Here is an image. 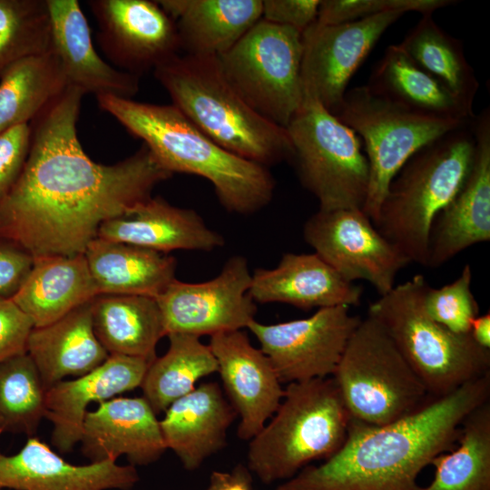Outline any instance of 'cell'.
<instances>
[{
    "label": "cell",
    "mask_w": 490,
    "mask_h": 490,
    "mask_svg": "<svg viewBox=\"0 0 490 490\" xmlns=\"http://www.w3.org/2000/svg\"><path fill=\"white\" fill-rule=\"evenodd\" d=\"M83 96L68 85L32 121L26 162L0 201V239L34 258L83 254L103 222L172 176L143 143L117 163L93 162L77 135Z\"/></svg>",
    "instance_id": "1"
},
{
    "label": "cell",
    "mask_w": 490,
    "mask_h": 490,
    "mask_svg": "<svg viewBox=\"0 0 490 490\" xmlns=\"http://www.w3.org/2000/svg\"><path fill=\"white\" fill-rule=\"evenodd\" d=\"M490 372L384 426L351 418L342 446L275 490H422L418 476L453 448L465 418L489 401Z\"/></svg>",
    "instance_id": "2"
},
{
    "label": "cell",
    "mask_w": 490,
    "mask_h": 490,
    "mask_svg": "<svg viewBox=\"0 0 490 490\" xmlns=\"http://www.w3.org/2000/svg\"><path fill=\"white\" fill-rule=\"evenodd\" d=\"M96 100L102 110L142 141L164 169L209 181L229 212L253 214L271 201L276 183L267 167L218 145L172 103L114 95H99Z\"/></svg>",
    "instance_id": "3"
},
{
    "label": "cell",
    "mask_w": 490,
    "mask_h": 490,
    "mask_svg": "<svg viewBox=\"0 0 490 490\" xmlns=\"http://www.w3.org/2000/svg\"><path fill=\"white\" fill-rule=\"evenodd\" d=\"M177 107L226 151L269 168L290 161L286 128L261 116L226 78L217 57L177 54L153 70Z\"/></svg>",
    "instance_id": "4"
},
{
    "label": "cell",
    "mask_w": 490,
    "mask_h": 490,
    "mask_svg": "<svg viewBox=\"0 0 490 490\" xmlns=\"http://www.w3.org/2000/svg\"><path fill=\"white\" fill-rule=\"evenodd\" d=\"M475 152L471 120L417 151L389 183L375 226L409 263L426 267L433 223L463 185Z\"/></svg>",
    "instance_id": "5"
},
{
    "label": "cell",
    "mask_w": 490,
    "mask_h": 490,
    "mask_svg": "<svg viewBox=\"0 0 490 490\" xmlns=\"http://www.w3.org/2000/svg\"><path fill=\"white\" fill-rule=\"evenodd\" d=\"M284 397L249 443V471L262 483L284 482L344 444L351 416L332 377L288 384Z\"/></svg>",
    "instance_id": "6"
},
{
    "label": "cell",
    "mask_w": 490,
    "mask_h": 490,
    "mask_svg": "<svg viewBox=\"0 0 490 490\" xmlns=\"http://www.w3.org/2000/svg\"><path fill=\"white\" fill-rule=\"evenodd\" d=\"M423 275L395 285L369 304L368 316L377 321L424 384L437 398L490 372V349L469 334L459 335L426 312Z\"/></svg>",
    "instance_id": "7"
},
{
    "label": "cell",
    "mask_w": 490,
    "mask_h": 490,
    "mask_svg": "<svg viewBox=\"0 0 490 490\" xmlns=\"http://www.w3.org/2000/svg\"><path fill=\"white\" fill-rule=\"evenodd\" d=\"M351 418L384 426L433 399L394 341L372 318H361L332 376Z\"/></svg>",
    "instance_id": "8"
},
{
    "label": "cell",
    "mask_w": 490,
    "mask_h": 490,
    "mask_svg": "<svg viewBox=\"0 0 490 490\" xmlns=\"http://www.w3.org/2000/svg\"><path fill=\"white\" fill-rule=\"evenodd\" d=\"M286 130L293 150L290 162L318 210H362L369 167L358 134L308 96Z\"/></svg>",
    "instance_id": "9"
},
{
    "label": "cell",
    "mask_w": 490,
    "mask_h": 490,
    "mask_svg": "<svg viewBox=\"0 0 490 490\" xmlns=\"http://www.w3.org/2000/svg\"><path fill=\"white\" fill-rule=\"evenodd\" d=\"M334 115L359 137L368 162L369 181L363 212L374 223L393 178L417 151L467 122L406 110L367 85L347 91Z\"/></svg>",
    "instance_id": "10"
},
{
    "label": "cell",
    "mask_w": 490,
    "mask_h": 490,
    "mask_svg": "<svg viewBox=\"0 0 490 490\" xmlns=\"http://www.w3.org/2000/svg\"><path fill=\"white\" fill-rule=\"evenodd\" d=\"M302 33L260 19L217 57L228 81L258 113L286 128L304 99Z\"/></svg>",
    "instance_id": "11"
},
{
    "label": "cell",
    "mask_w": 490,
    "mask_h": 490,
    "mask_svg": "<svg viewBox=\"0 0 490 490\" xmlns=\"http://www.w3.org/2000/svg\"><path fill=\"white\" fill-rule=\"evenodd\" d=\"M303 238L344 279L365 280L379 296L409 264L361 209L318 210L305 221Z\"/></svg>",
    "instance_id": "12"
},
{
    "label": "cell",
    "mask_w": 490,
    "mask_h": 490,
    "mask_svg": "<svg viewBox=\"0 0 490 490\" xmlns=\"http://www.w3.org/2000/svg\"><path fill=\"white\" fill-rule=\"evenodd\" d=\"M361 318L348 306L318 309L311 316L247 328L269 358L281 383L332 377Z\"/></svg>",
    "instance_id": "13"
},
{
    "label": "cell",
    "mask_w": 490,
    "mask_h": 490,
    "mask_svg": "<svg viewBox=\"0 0 490 490\" xmlns=\"http://www.w3.org/2000/svg\"><path fill=\"white\" fill-rule=\"evenodd\" d=\"M251 273L245 257L228 259L211 279L189 283L173 279L155 299L165 336L174 333L201 338L242 330L256 320L257 305L249 289Z\"/></svg>",
    "instance_id": "14"
},
{
    "label": "cell",
    "mask_w": 490,
    "mask_h": 490,
    "mask_svg": "<svg viewBox=\"0 0 490 490\" xmlns=\"http://www.w3.org/2000/svg\"><path fill=\"white\" fill-rule=\"evenodd\" d=\"M404 15L388 12L357 21L321 24L302 33L300 78L304 96L320 103L333 114L348 84L383 34Z\"/></svg>",
    "instance_id": "15"
},
{
    "label": "cell",
    "mask_w": 490,
    "mask_h": 490,
    "mask_svg": "<svg viewBox=\"0 0 490 490\" xmlns=\"http://www.w3.org/2000/svg\"><path fill=\"white\" fill-rule=\"evenodd\" d=\"M87 3L98 25L100 48L121 71L140 77L179 54L181 42L175 21L157 1Z\"/></svg>",
    "instance_id": "16"
},
{
    "label": "cell",
    "mask_w": 490,
    "mask_h": 490,
    "mask_svg": "<svg viewBox=\"0 0 490 490\" xmlns=\"http://www.w3.org/2000/svg\"><path fill=\"white\" fill-rule=\"evenodd\" d=\"M209 346L228 400L240 417L237 436L250 441L273 416L284 389L274 367L243 330L211 337Z\"/></svg>",
    "instance_id": "17"
},
{
    "label": "cell",
    "mask_w": 490,
    "mask_h": 490,
    "mask_svg": "<svg viewBox=\"0 0 490 490\" xmlns=\"http://www.w3.org/2000/svg\"><path fill=\"white\" fill-rule=\"evenodd\" d=\"M475 152L458 192L436 216L426 267L437 268L464 250L490 240V112L472 119Z\"/></svg>",
    "instance_id": "18"
},
{
    "label": "cell",
    "mask_w": 490,
    "mask_h": 490,
    "mask_svg": "<svg viewBox=\"0 0 490 490\" xmlns=\"http://www.w3.org/2000/svg\"><path fill=\"white\" fill-rule=\"evenodd\" d=\"M143 397H113L85 415L80 442L91 462L116 461L148 466L167 450L160 420Z\"/></svg>",
    "instance_id": "19"
},
{
    "label": "cell",
    "mask_w": 490,
    "mask_h": 490,
    "mask_svg": "<svg viewBox=\"0 0 490 490\" xmlns=\"http://www.w3.org/2000/svg\"><path fill=\"white\" fill-rule=\"evenodd\" d=\"M138 481L132 465H73L34 436L15 455L0 452V490H130Z\"/></svg>",
    "instance_id": "20"
},
{
    "label": "cell",
    "mask_w": 490,
    "mask_h": 490,
    "mask_svg": "<svg viewBox=\"0 0 490 490\" xmlns=\"http://www.w3.org/2000/svg\"><path fill=\"white\" fill-rule=\"evenodd\" d=\"M150 363L143 358L110 355L91 372L49 387L44 417L53 425V446L63 454L72 451L80 442L88 407L141 387Z\"/></svg>",
    "instance_id": "21"
},
{
    "label": "cell",
    "mask_w": 490,
    "mask_h": 490,
    "mask_svg": "<svg viewBox=\"0 0 490 490\" xmlns=\"http://www.w3.org/2000/svg\"><path fill=\"white\" fill-rule=\"evenodd\" d=\"M52 50L68 85L83 94L132 99L139 91V77L116 69L96 52L86 17L77 0H46Z\"/></svg>",
    "instance_id": "22"
},
{
    "label": "cell",
    "mask_w": 490,
    "mask_h": 490,
    "mask_svg": "<svg viewBox=\"0 0 490 490\" xmlns=\"http://www.w3.org/2000/svg\"><path fill=\"white\" fill-rule=\"evenodd\" d=\"M363 289L344 279L318 254L282 255L273 269L251 273L249 294L255 303H284L302 309L358 306Z\"/></svg>",
    "instance_id": "23"
},
{
    "label": "cell",
    "mask_w": 490,
    "mask_h": 490,
    "mask_svg": "<svg viewBox=\"0 0 490 490\" xmlns=\"http://www.w3.org/2000/svg\"><path fill=\"white\" fill-rule=\"evenodd\" d=\"M97 237L167 253L175 250L211 251L224 246L221 234L209 228L192 209L149 198L103 222Z\"/></svg>",
    "instance_id": "24"
},
{
    "label": "cell",
    "mask_w": 490,
    "mask_h": 490,
    "mask_svg": "<svg viewBox=\"0 0 490 490\" xmlns=\"http://www.w3.org/2000/svg\"><path fill=\"white\" fill-rule=\"evenodd\" d=\"M164 412L160 427L166 448L188 471L225 447L228 429L238 416L216 382L201 383Z\"/></svg>",
    "instance_id": "25"
},
{
    "label": "cell",
    "mask_w": 490,
    "mask_h": 490,
    "mask_svg": "<svg viewBox=\"0 0 490 490\" xmlns=\"http://www.w3.org/2000/svg\"><path fill=\"white\" fill-rule=\"evenodd\" d=\"M175 21L186 54L219 57L233 47L262 15L261 0H161Z\"/></svg>",
    "instance_id": "26"
},
{
    "label": "cell",
    "mask_w": 490,
    "mask_h": 490,
    "mask_svg": "<svg viewBox=\"0 0 490 490\" xmlns=\"http://www.w3.org/2000/svg\"><path fill=\"white\" fill-rule=\"evenodd\" d=\"M26 353L48 389L66 377L85 375L110 356L97 338L92 300L29 335Z\"/></svg>",
    "instance_id": "27"
},
{
    "label": "cell",
    "mask_w": 490,
    "mask_h": 490,
    "mask_svg": "<svg viewBox=\"0 0 490 490\" xmlns=\"http://www.w3.org/2000/svg\"><path fill=\"white\" fill-rule=\"evenodd\" d=\"M97 295L85 257L80 254L34 258L27 279L11 299L32 320L34 328H41Z\"/></svg>",
    "instance_id": "28"
},
{
    "label": "cell",
    "mask_w": 490,
    "mask_h": 490,
    "mask_svg": "<svg viewBox=\"0 0 490 490\" xmlns=\"http://www.w3.org/2000/svg\"><path fill=\"white\" fill-rule=\"evenodd\" d=\"M83 255L99 294L156 298L175 279L177 262L167 253L97 237Z\"/></svg>",
    "instance_id": "29"
},
{
    "label": "cell",
    "mask_w": 490,
    "mask_h": 490,
    "mask_svg": "<svg viewBox=\"0 0 490 490\" xmlns=\"http://www.w3.org/2000/svg\"><path fill=\"white\" fill-rule=\"evenodd\" d=\"M375 94L419 114L467 122L475 117L440 82L398 44L387 46L366 84Z\"/></svg>",
    "instance_id": "30"
},
{
    "label": "cell",
    "mask_w": 490,
    "mask_h": 490,
    "mask_svg": "<svg viewBox=\"0 0 490 490\" xmlns=\"http://www.w3.org/2000/svg\"><path fill=\"white\" fill-rule=\"evenodd\" d=\"M93 329L109 355L152 362L165 336L155 298L142 295L99 294L92 300Z\"/></svg>",
    "instance_id": "31"
},
{
    "label": "cell",
    "mask_w": 490,
    "mask_h": 490,
    "mask_svg": "<svg viewBox=\"0 0 490 490\" xmlns=\"http://www.w3.org/2000/svg\"><path fill=\"white\" fill-rule=\"evenodd\" d=\"M67 86L53 50L13 64L0 76V132L29 123Z\"/></svg>",
    "instance_id": "32"
},
{
    "label": "cell",
    "mask_w": 490,
    "mask_h": 490,
    "mask_svg": "<svg viewBox=\"0 0 490 490\" xmlns=\"http://www.w3.org/2000/svg\"><path fill=\"white\" fill-rule=\"evenodd\" d=\"M167 337V352L150 363L141 385L143 397L156 415L191 392L200 379L218 371L209 344L199 337L181 333Z\"/></svg>",
    "instance_id": "33"
},
{
    "label": "cell",
    "mask_w": 490,
    "mask_h": 490,
    "mask_svg": "<svg viewBox=\"0 0 490 490\" xmlns=\"http://www.w3.org/2000/svg\"><path fill=\"white\" fill-rule=\"evenodd\" d=\"M398 45L414 63L473 111L479 82L466 60L462 42L443 30L432 15H422Z\"/></svg>",
    "instance_id": "34"
},
{
    "label": "cell",
    "mask_w": 490,
    "mask_h": 490,
    "mask_svg": "<svg viewBox=\"0 0 490 490\" xmlns=\"http://www.w3.org/2000/svg\"><path fill=\"white\" fill-rule=\"evenodd\" d=\"M456 442L431 461L434 477L422 490H490V401L465 418Z\"/></svg>",
    "instance_id": "35"
},
{
    "label": "cell",
    "mask_w": 490,
    "mask_h": 490,
    "mask_svg": "<svg viewBox=\"0 0 490 490\" xmlns=\"http://www.w3.org/2000/svg\"><path fill=\"white\" fill-rule=\"evenodd\" d=\"M45 387L24 352L0 363V434H35L45 415Z\"/></svg>",
    "instance_id": "36"
},
{
    "label": "cell",
    "mask_w": 490,
    "mask_h": 490,
    "mask_svg": "<svg viewBox=\"0 0 490 490\" xmlns=\"http://www.w3.org/2000/svg\"><path fill=\"white\" fill-rule=\"evenodd\" d=\"M50 50L46 0H0V76L13 64Z\"/></svg>",
    "instance_id": "37"
},
{
    "label": "cell",
    "mask_w": 490,
    "mask_h": 490,
    "mask_svg": "<svg viewBox=\"0 0 490 490\" xmlns=\"http://www.w3.org/2000/svg\"><path fill=\"white\" fill-rule=\"evenodd\" d=\"M472 270L466 264L451 283L440 288L426 284L423 305L430 318L452 332L469 334L472 320L479 315L478 303L471 290Z\"/></svg>",
    "instance_id": "38"
},
{
    "label": "cell",
    "mask_w": 490,
    "mask_h": 490,
    "mask_svg": "<svg viewBox=\"0 0 490 490\" xmlns=\"http://www.w3.org/2000/svg\"><path fill=\"white\" fill-rule=\"evenodd\" d=\"M455 3L451 0H320L316 22L337 24L388 12H417L427 15Z\"/></svg>",
    "instance_id": "39"
},
{
    "label": "cell",
    "mask_w": 490,
    "mask_h": 490,
    "mask_svg": "<svg viewBox=\"0 0 490 490\" xmlns=\"http://www.w3.org/2000/svg\"><path fill=\"white\" fill-rule=\"evenodd\" d=\"M32 129L22 123L0 132V201L14 187L26 162Z\"/></svg>",
    "instance_id": "40"
},
{
    "label": "cell",
    "mask_w": 490,
    "mask_h": 490,
    "mask_svg": "<svg viewBox=\"0 0 490 490\" xmlns=\"http://www.w3.org/2000/svg\"><path fill=\"white\" fill-rule=\"evenodd\" d=\"M32 320L12 299L0 298V363L26 352Z\"/></svg>",
    "instance_id": "41"
},
{
    "label": "cell",
    "mask_w": 490,
    "mask_h": 490,
    "mask_svg": "<svg viewBox=\"0 0 490 490\" xmlns=\"http://www.w3.org/2000/svg\"><path fill=\"white\" fill-rule=\"evenodd\" d=\"M33 265L34 257L28 251L13 241L0 239V298H13Z\"/></svg>",
    "instance_id": "42"
},
{
    "label": "cell",
    "mask_w": 490,
    "mask_h": 490,
    "mask_svg": "<svg viewBox=\"0 0 490 490\" xmlns=\"http://www.w3.org/2000/svg\"><path fill=\"white\" fill-rule=\"evenodd\" d=\"M320 0H264L261 19L303 33L317 21Z\"/></svg>",
    "instance_id": "43"
},
{
    "label": "cell",
    "mask_w": 490,
    "mask_h": 490,
    "mask_svg": "<svg viewBox=\"0 0 490 490\" xmlns=\"http://www.w3.org/2000/svg\"><path fill=\"white\" fill-rule=\"evenodd\" d=\"M250 474L248 467L241 465L229 472L215 471L204 490H253Z\"/></svg>",
    "instance_id": "44"
},
{
    "label": "cell",
    "mask_w": 490,
    "mask_h": 490,
    "mask_svg": "<svg viewBox=\"0 0 490 490\" xmlns=\"http://www.w3.org/2000/svg\"><path fill=\"white\" fill-rule=\"evenodd\" d=\"M469 335L480 347L490 349V313L475 317L470 326Z\"/></svg>",
    "instance_id": "45"
}]
</instances>
